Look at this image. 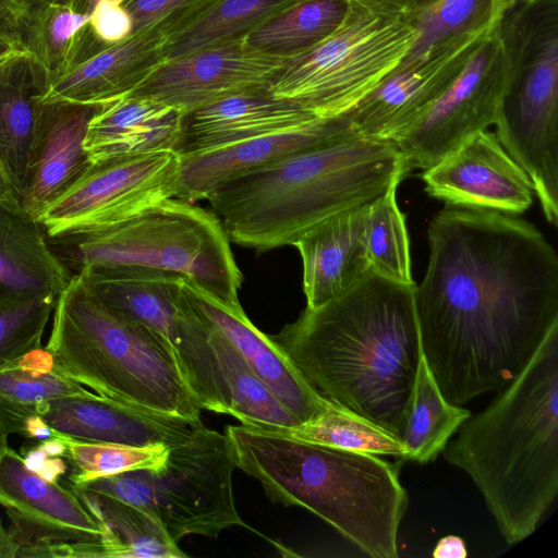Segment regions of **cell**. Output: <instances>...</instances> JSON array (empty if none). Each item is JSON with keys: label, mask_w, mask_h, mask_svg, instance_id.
<instances>
[{"label": "cell", "mask_w": 558, "mask_h": 558, "mask_svg": "<svg viewBox=\"0 0 558 558\" xmlns=\"http://www.w3.org/2000/svg\"><path fill=\"white\" fill-rule=\"evenodd\" d=\"M46 344L54 368L113 401L201 422L171 345L108 308L74 275L58 295Z\"/></svg>", "instance_id": "8992f818"}, {"label": "cell", "mask_w": 558, "mask_h": 558, "mask_svg": "<svg viewBox=\"0 0 558 558\" xmlns=\"http://www.w3.org/2000/svg\"><path fill=\"white\" fill-rule=\"evenodd\" d=\"M427 194L448 206L521 214L533 184L494 132L478 131L421 173Z\"/></svg>", "instance_id": "2e32d148"}, {"label": "cell", "mask_w": 558, "mask_h": 558, "mask_svg": "<svg viewBox=\"0 0 558 558\" xmlns=\"http://www.w3.org/2000/svg\"><path fill=\"white\" fill-rule=\"evenodd\" d=\"M456 434L445 459L470 476L508 544L527 538L558 494V325Z\"/></svg>", "instance_id": "3957f363"}, {"label": "cell", "mask_w": 558, "mask_h": 558, "mask_svg": "<svg viewBox=\"0 0 558 558\" xmlns=\"http://www.w3.org/2000/svg\"><path fill=\"white\" fill-rule=\"evenodd\" d=\"M470 415L468 409L444 397L423 355L400 435L403 461L424 464L435 460Z\"/></svg>", "instance_id": "f1b7e54d"}, {"label": "cell", "mask_w": 558, "mask_h": 558, "mask_svg": "<svg viewBox=\"0 0 558 558\" xmlns=\"http://www.w3.org/2000/svg\"><path fill=\"white\" fill-rule=\"evenodd\" d=\"M1 33V32H0ZM3 34V33H2ZM5 35V34H4ZM9 37V36H8Z\"/></svg>", "instance_id": "f5cc1de1"}, {"label": "cell", "mask_w": 558, "mask_h": 558, "mask_svg": "<svg viewBox=\"0 0 558 558\" xmlns=\"http://www.w3.org/2000/svg\"><path fill=\"white\" fill-rule=\"evenodd\" d=\"M302 1L216 0L170 38L165 61L243 40L255 28Z\"/></svg>", "instance_id": "f546056e"}, {"label": "cell", "mask_w": 558, "mask_h": 558, "mask_svg": "<svg viewBox=\"0 0 558 558\" xmlns=\"http://www.w3.org/2000/svg\"><path fill=\"white\" fill-rule=\"evenodd\" d=\"M318 119L269 92L240 94L183 114L179 156L225 147Z\"/></svg>", "instance_id": "603a6c76"}, {"label": "cell", "mask_w": 558, "mask_h": 558, "mask_svg": "<svg viewBox=\"0 0 558 558\" xmlns=\"http://www.w3.org/2000/svg\"><path fill=\"white\" fill-rule=\"evenodd\" d=\"M124 0H93V9H94V5L98 2H108V3H111V4H114V5H121L123 3Z\"/></svg>", "instance_id": "f907efd6"}, {"label": "cell", "mask_w": 558, "mask_h": 558, "mask_svg": "<svg viewBox=\"0 0 558 558\" xmlns=\"http://www.w3.org/2000/svg\"><path fill=\"white\" fill-rule=\"evenodd\" d=\"M63 265L77 275L114 265L171 271L226 305L240 307L242 272L220 219L178 197L119 225L86 233L47 236Z\"/></svg>", "instance_id": "52a82bcc"}, {"label": "cell", "mask_w": 558, "mask_h": 558, "mask_svg": "<svg viewBox=\"0 0 558 558\" xmlns=\"http://www.w3.org/2000/svg\"><path fill=\"white\" fill-rule=\"evenodd\" d=\"M101 106L39 100L19 203L26 217L38 221L89 169L83 144L88 123Z\"/></svg>", "instance_id": "ac0fdd59"}, {"label": "cell", "mask_w": 558, "mask_h": 558, "mask_svg": "<svg viewBox=\"0 0 558 558\" xmlns=\"http://www.w3.org/2000/svg\"><path fill=\"white\" fill-rule=\"evenodd\" d=\"M73 275L52 251L41 225L0 203V288L24 298H58Z\"/></svg>", "instance_id": "4316f807"}, {"label": "cell", "mask_w": 558, "mask_h": 558, "mask_svg": "<svg viewBox=\"0 0 558 558\" xmlns=\"http://www.w3.org/2000/svg\"><path fill=\"white\" fill-rule=\"evenodd\" d=\"M19 51H20V50H13V51H11V52H9V53H7V54H4V56L0 57V65H1L4 61H7L9 58H11L13 54H15L16 52H19Z\"/></svg>", "instance_id": "816d5d0a"}, {"label": "cell", "mask_w": 558, "mask_h": 558, "mask_svg": "<svg viewBox=\"0 0 558 558\" xmlns=\"http://www.w3.org/2000/svg\"><path fill=\"white\" fill-rule=\"evenodd\" d=\"M371 205L336 215L293 243L302 259L306 308L315 310L342 294L369 270Z\"/></svg>", "instance_id": "7402d4cb"}, {"label": "cell", "mask_w": 558, "mask_h": 558, "mask_svg": "<svg viewBox=\"0 0 558 558\" xmlns=\"http://www.w3.org/2000/svg\"><path fill=\"white\" fill-rule=\"evenodd\" d=\"M22 50L14 40L7 35L0 33V57L13 51Z\"/></svg>", "instance_id": "c3c4849f"}, {"label": "cell", "mask_w": 558, "mask_h": 558, "mask_svg": "<svg viewBox=\"0 0 558 558\" xmlns=\"http://www.w3.org/2000/svg\"><path fill=\"white\" fill-rule=\"evenodd\" d=\"M414 288L368 270L269 338L323 398L400 438L423 356Z\"/></svg>", "instance_id": "7a4b0ae2"}, {"label": "cell", "mask_w": 558, "mask_h": 558, "mask_svg": "<svg viewBox=\"0 0 558 558\" xmlns=\"http://www.w3.org/2000/svg\"><path fill=\"white\" fill-rule=\"evenodd\" d=\"M92 32L106 47L116 45L133 33L132 20L122 5L98 2L89 20Z\"/></svg>", "instance_id": "f35d334b"}, {"label": "cell", "mask_w": 558, "mask_h": 558, "mask_svg": "<svg viewBox=\"0 0 558 558\" xmlns=\"http://www.w3.org/2000/svg\"><path fill=\"white\" fill-rule=\"evenodd\" d=\"M92 12L93 0H25L19 44L41 69L47 87L108 48L92 32Z\"/></svg>", "instance_id": "d4e9b609"}, {"label": "cell", "mask_w": 558, "mask_h": 558, "mask_svg": "<svg viewBox=\"0 0 558 558\" xmlns=\"http://www.w3.org/2000/svg\"><path fill=\"white\" fill-rule=\"evenodd\" d=\"M235 469L227 435L199 423L184 440L169 448L166 461L157 469L123 472L71 486L147 512L179 543L187 535L217 537L232 526L248 527L235 508Z\"/></svg>", "instance_id": "9c48e42d"}, {"label": "cell", "mask_w": 558, "mask_h": 558, "mask_svg": "<svg viewBox=\"0 0 558 558\" xmlns=\"http://www.w3.org/2000/svg\"><path fill=\"white\" fill-rule=\"evenodd\" d=\"M68 469L65 459L62 457H48L41 466L35 472L41 478L48 482L59 483Z\"/></svg>", "instance_id": "f6af8a7d"}, {"label": "cell", "mask_w": 558, "mask_h": 558, "mask_svg": "<svg viewBox=\"0 0 558 558\" xmlns=\"http://www.w3.org/2000/svg\"><path fill=\"white\" fill-rule=\"evenodd\" d=\"M9 434H10V432H9V429L5 425V422L0 413V456L9 447V445H8Z\"/></svg>", "instance_id": "681fc988"}, {"label": "cell", "mask_w": 558, "mask_h": 558, "mask_svg": "<svg viewBox=\"0 0 558 558\" xmlns=\"http://www.w3.org/2000/svg\"><path fill=\"white\" fill-rule=\"evenodd\" d=\"M349 8L348 0H304L268 20L243 40L262 53L295 58L329 37Z\"/></svg>", "instance_id": "4dcf8cb0"}, {"label": "cell", "mask_w": 558, "mask_h": 558, "mask_svg": "<svg viewBox=\"0 0 558 558\" xmlns=\"http://www.w3.org/2000/svg\"><path fill=\"white\" fill-rule=\"evenodd\" d=\"M0 203L19 206V201L0 161ZM20 207V206H19Z\"/></svg>", "instance_id": "7dc6e473"}, {"label": "cell", "mask_w": 558, "mask_h": 558, "mask_svg": "<svg viewBox=\"0 0 558 558\" xmlns=\"http://www.w3.org/2000/svg\"><path fill=\"white\" fill-rule=\"evenodd\" d=\"M57 299L24 298L0 288V368L41 347Z\"/></svg>", "instance_id": "74e56055"}, {"label": "cell", "mask_w": 558, "mask_h": 558, "mask_svg": "<svg viewBox=\"0 0 558 558\" xmlns=\"http://www.w3.org/2000/svg\"><path fill=\"white\" fill-rule=\"evenodd\" d=\"M506 57L496 136L558 223V0H522L496 25Z\"/></svg>", "instance_id": "ba28073f"}, {"label": "cell", "mask_w": 558, "mask_h": 558, "mask_svg": "<svg viewBox=\"0 0 558 558\" xmlns=\"http://www.w3.org/2000/svg\"><path fill=\"white\" fill-rule=\"evenodd\" d=\"M289 59L262 53L244 40L163 61L126 96L170 106L182 114L220 99L268 92Z\"/></svg>", "instance_id": "4fadbf2b"}, {"label": "cell", "mask_w": 558, "mask_h": 558, "mask_svg": "<svg viewBox=\"0 0 558 558\" xmlns=\"http://www.w3.org/2000/svg\"><path fill=\"white\" fill-rule=\"evenodd\" d=\"M493 12L494 0H437L412 20L418 37L400 64L454 37L493 28Z\"/></svg>", "instance_id": "8d00e7d4"}, {"label": "cell", "mask_w": 558, "mask_h": 558, "mask_svg": "<svg viewBox=\"0 0 558 558\" xmlns=\"http://www.w3.org/2000/svg\"><path fill=\"white\" fill-rule=\"evenodd\" d=\"M77 276L108 308L147 327L171 345L184 277L140 265L94 267Z\"/></svg>", "instance_id": "484cf974"}, {"label": "cell", "mask_w": 558, "mask_h": 558, "mask_svg": "<svg viewBox=\"0 0 558 558\" xmlns=\"http://www.w3.org/2000/svg\"><path fill=\"white\" fill-rule=\"evenodd\" d=\"M24 12L25 0H0V32L14 40L19 47Z\"/></svg>", "instance_id": "7bdbcfd3"}, {"label": "cell", "mask_w": 558, "mask_h": 558, "mask_svg": "<svg viewBox=\"0 0 558 558\" xmlns=\"http://www.w3.org/2000/svg\"><path fill=\"white\" fill-rule=\"evenodd\" d=\"M414 288L423 355L458 405L509 385L558 325V257L532 223L447 206L427 229Z\"/></svg>", "instance_id": "6da1fadb"}, {"label": "cell", "mask_w": 558, "mask_h": 558, "mask_svg": "<svg viewBox=\"0 0 558 558\" xmlns=\"http://www.w3.org/2000/svg\"><path fill=\"white\" fill-rule=\"evenodd\" d=\"M496 25L447 90L392 141L411 170L432 167L465 138L495 123L506 80Z\"/></svg>", "instance_id": "7c38bea8"}, {"label": "cell", "mask_w": 558, "mask_h": 558, "mask_svg": "<svg viewBox=\"0 0 558 558\" xmlns=\"http://www.w3.org/2000/svg\"><path fill=\"white\" fill-rule=\"evenodd\" d=\"M280 433L308 442L392 456L402 461L405 454L398 436L335 403L315 417Z\"/></svg>", "instance_id": "836d02e7"}, {"label": "cell", "mask_w": 558, "mask_h": 558, "mask_svg": "<svg viewBox=\"0 0 558 558\" xmlns=\"http://www.w3.org/2000/svg\"><path fill=\"white\" fill-rule=\"evenodd\" d=\"M236 468L272 501L302 507L373 558H397L409 506L399 471L377 454L296 439L246 425L225 429Z\"/></svg>", "instance_id": "5b68a950"}, {"label": "cell", "mask_w": 558, "mask_h": 558, "mask_svg": "<svg viewBox=\"0 0 558 558\" xmlns=\"http://www.w3.org/2000/svg\"><path fill=\"white\" fill-rule=\"evenodd\" d=\"M180 156L160 150L92 163L40 216L47 236L86 233L124 222L175 197Z\"/></svg>", "instance_id": "8fae6325"}, {"label": "cell", "mask_w": 558, "mask_h": 558, "mask_svg": "<svg viewBox=\"0 0 558 558\" xmlns=\"http://www.w3.org/2000/svg\"><path fill=\"white\" fill-rule=\"evenodd\" d=\"M411 171L392 141L354 135L232 178L207 197L230 242L264 253L373 204Z\"/></svg>", "instance_id": "277c9868"}, {"label": "cell", "mask_w": 558, "mask_h": 558, "mask_svg": "<svg viewBox=\"0 0 558 558\" xmlns=\"http://www.w3.org/2000/svg\"><path fill=\"white\" fill-rule=\"evenodd\" d=\"M391 187L369 207L366 255L369 270L390 280L414 283L405 217Z\"/></svg>", "instance_id": "e575fe53"}, {"label": "cell", "mask_w": 558, "mask_h": 558, "mask_svg": "<svg viewBox=\"0 0 558 558\" xmlns=\"http://www.w3.org/2000/svg\"><path fill=\"white\" fill-rule=\"evenodd\" d=\"M182 118L170 106L125 95L102 104L88 123L83 146L92 163L177 151Z\"/></svg>", "instance_id": "cb8c5ba5"}, {"label": "cell", "mask_w": 558, "mask_h": 558, "mask_svg": "<svg viewBox=\"0 0 558 558\" xmlns=\"http://www.w3.org/2000/svg\"><path fill=\"white\" fill-rule=\"evenodd\" d=\"M45 75L20 50L0 65V161L20 203Z\"/></svg>", "instance_id": "83f0119b"}, {"label": "cell", "mask_w": 558, "mask_h": 558, "mask_svg": "<svg viewBox=\"0 0 558 558\" xmlns=\"http://www.w3.org/2000/svg\"><path fill=\"white\" fill-rule=\"evenodd\" d=\"M34 414L43 417L58 435L129 446L171 447L202 423L138 409L89 391L43 403Z\"/></svg>", "instance_id": "ffe728a7"}, {"label": "cell", "mask_w": 558, "mask_h": 558, "mask_svg": "<svg viewBox=\"0 0 558 558\" xmlns=\"http://www.w3.org/2000/svg\"><path fill=\"white\" fill-rule=\"evenodd\" d=\"M493 28L454 37L399 64L343 116L361 136L393 141L456 81Z\"/></svg>", "instance_id": "5bb4252c"}, {"label": "cell", "mask_w": 558, "mask_h": 558, "mask_svg": "<svg viewBox=\"0 0 558 558\" xmlns=\"http://www.w3.org/2000/svg\"><path fill=\"white\" fill-rule=\"evenodd\" d=\"M360 135L345 116L311 122L256 136L201 154L180 156L175 197L195 203L226 181L288 155Z\"/></svg>", "instance_id": "d6986e66"}, {"label": "cell", "mask_w": 558, "mask_h": 558, "mask_svg": "<svg viewBox=\"0 0 558 558\" xmlns=\"http://www.w3.org/2000/svg\"><path fill=\"white\" fill-rule=\"evenodd\" d=\"M417 37L411 20L383 19L350 4L341 25L289 59L268 92L317 118L343 116L405 59Z\"/></svg>", "instance_id": "30bf717a"}, {"label": "cell", "mask_w": 558, "mask_h": 558, "mask_svg": "<svg viewBox=\"0 0 558 558\" xmlns=\"http://www.w3.org/2000/svg\"><path fill=\"white\" fill-rule=\"evenodd\" d=\"M4 422L10 434H19L28 439L44 440L58 436L57 432L37 414H29Z\"/></svg>", "instance_id": "b9f144b4"}, {"label": "cell", "mask_w": 558, "mask_h": 558, "mask_svg": "<svg viewBox=\"0 0 558 558\" xmlns=\"http://www.w3.org/2000/svg\"><path fill=\"white\" fill-rule=\"evenodd\" d=\"M0 506L10 519L8 530L19 550L60 543H100L108 558L107 527L71 489L28 470L22 456L10 447L0 456Z\"/></svg>", "instance_id": "9a60e30c"}, {"label": "cell", "mask_w": 558, "mask_h": 558, "mask_svg": "<svg viewBox=\"0 0 558 558\" xmlns=\"http://www.w3.org/2000/svg\"><path fill=\"white\" fill-rule=\"evenodd\" d=\"M208 0H124L121 4L129 13L133 33L140 32L166 16L194 8ZM132 33V34H133Z\"/></svg>", "instance_id": "ab89813d"}, {"label": "cell", "mask_w": 558, "mask_h": 558, "mask_svg": "<svg viewBox=\"0 0 558 558\" xmlns=\"http://www.w3.org/2000/svg\"><path fill=\"white\" fill-rule=\"evenodd\" d=\"M66 445L64 459L71 465L70 485L123 472L157 469L168 457L170 446H129L76 440L62 436Z\"/></svg>", "instance_id": "d590c367"}, {"label": "cell", "mask_w": 558, "mask_h": 558, "mask_svg": "<svg viewBox=\"0 0 558 558\" xmlns=\"http://www.w3.org/2000/svg\"><path fill=\"white\" fill-rule=\"evenodd\" d=\"M183 288L196 310L229 339L263 384L300 424L333 404L310 386L269 336L253 325L242 306L223 304L186 278Z\"/></svg>", "instance_id": "44dd1931"}, {"label": "cell", "mask_w": 558, "mask_h": 558, "mask_svg": "<svg viewBox=\"0 0 558 558\" xmlns=\"http://www.w3.org/2000/svg\"><path fill=\"white\" fill-rule=\"evenodd\" d=\"M110 532L116 558H183L178 543L147 512L122 500L69 485Z\"/></svg>", "instance_id": "1f68e13d"}, {"label": "cell", "mask_w": 558, "mask_h": 558, "mask_svg": "<svg viewBox=\"0 0 558 558\" xmlns=\"http://www.w3.org/2000/svg\"><path fill=\"white\" fill-rule=\"evenodd\" d=\"M88 392L54 368L51 353L40 347L0 368V413L4 421L34 414L59 398Z\"/></svg>", "instance_id": "d6a6232c"}, {"label": "cell", "mask_w": 558, "mask_h": 558, "mask_svg": "<svg viewBox=\"0 0 558 558\" xmlns=\"http://www.w3.org/2000/svg\"><path fill=\"white\" fill-rule=\"evenodd\" d=\"M17 550V544L0 520V558H16Z\"/></svg>", "instance_id": "bcb514c9"}, {"label": "cell", "mask_w": 558, "mask_h": 558, "mask_svg": "<svg viewBox=\"0 0 558 558\" xmlns=\"http://www.w3.org/2000/svg\"><path fill=\"white\" fill-rule=\"evenodd\" d=\"M213 2L170 14L131 34L51 83L39 100L105 104L128 95L165 61L170 38Z\"/></svg>", "instance_id": "e0dca14e"}, {"label": "cell", "mask_w": 558, "mask_h": 558, "mask_svg": "<svg viewBox=\"0 0 558 558\" xmlns=\"http://www.w3.org/2000/svg\"><path fill=\"white\" fill-rule=\"evenodd\" d=\"M434 558H465L468 550L464 541L457 535L441 537L433 549Z\"/></svg>", "instance_id": "ee69618b"}, {"label": "cell", "mask_w": 558, "mask_h": 558, "mask_svg": "<svg viewBox=\"0 0 558 558\" xmlns=\"http://www.w3.org/2000/svg\"><path fill=\"white\" fill-rule=\"evenodd\" d=\"M355 8L383 19L413 20L437 0H348Z\"/></svg>", "instance_id": "60d3db41"}]
</instances>
